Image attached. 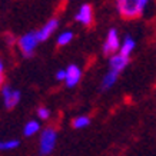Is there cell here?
I'll use <instances>...</instances> for the list:
<instances>
[{"instance_id": "15", "label": "cell", "mask_w": 156, "mask_h": 156, "mask_svg": "<svg viewBox=\"0 0 156 156\" xmlns=\"http://www.w3.org/2000/svg\"><path fill=\"white\" fill-rule=\"evenodd\" d=\"M20 142L17 139H9V140H3V151H14L17 149Z\"/></svg>"}, {"instance_id": "7", "label": "cell", "mask_w": 156, "mask_h": 156, "mask_svg": "<svg viewBox=\"0 0 156 156\" xmlns=\"http://www.w3.org/2000/svg\"><path fill=\"white\" fill-rule=\"evenodd\" d=\"M75 20L83 26H90L93 22V7L89 3H83L76 12Z\"/></svg>"}, {"instance_id": "12", "label": "cell", "mask_w": 156, "mask_h": 156, "mask_svg": "<svg viewBox=\"0 0 156 156\" xmlns=\"http://www.w3.org/2000/svg\"><path fill=\"white\" fill-rule=\"evenodd\" d=\"M118 77H119V73L109 70L108 73L103 76V79H102V86H100L102 90H109L110 87H113L115 83L118 82Z\"/></svg>"}, {"instance_id": "20", "label": "cell", "mask_w": 156, "mask_h": 156, "mask_svg": "<svg viewBox=\"0 0 156 156\" xmlns=\"http://www.w3.org/2000/svg\"><path fill=\"white\" fill-rule=\"evenodd\" d=\"M5 72V63H3V60L0 59V73H3Z\"/></svg>"}, {"instance_id": "18", "label": "cell", "mask_w": 156, "mask_h": 156, "mask_svg": "<svg viewBox=\"0 0 156 156\" xmlns=\"http://www.w3.org/2000/svg\"><path fill=\"white\" fill-rule=\"evenodd\" d=\"M5 86V75L3 73H0V89Z\"/></svg>"}, {"instance_id": "4", "label": "cell", "mask_w": 156, "mask_h": 156, "mask_svg": "<svg viewBox=\"0 0 156 156\" xmlns=\"http://www.w3.org/2000/svg\"><path fill=\"white\" fill-rule=\"evenodd\" d=\"M120 36H119V32L115 27L109 29L108 34H106V39H105L103 43V53L106 56H113L116 53H119V49H120Z\"/></svg>"}, {"instance_id": "17", "label": "cell", "mask_w": 156, "mask_h": 156, "mask_svg": "<svg viewBox=\"0 0 156 156\" xmlns=\"http://www.w3.org/2000/svg\"><path fill=\"white\" fill-rule=\"evenodd\" d=\"M56 79L60 82H65L66 79V69H60V70L56 72Z\"/></svg>"}, {"instance_id": "14", "label": "cell", "mask_w": 156, "mask_h": 156, "mask_svg": "<svg viewBox=\"0 0 156 156\" xmlns=\"http://www.w3.org/2000/svg\"><path fill=\"white\" fill-rule=\"evenodd\" d=\"M90 125V118L86 115H80V116H76L72 120V126L75 129H85Z\"/></svg>"}, {"instance_id": "11", "label": "cell", "mask_w": 156, "mask_h": 156, "mask_svg": "<svg viewBox=\"0 0 156 156\" xmlns=\"http://www.w3.org/2000/svg\"><path fill=\"white\" fill-rule=\"evenodd\" d=\"M42 130V126H40V122H39L37 119H32V120H29L26 122L23 128V135L26 137H32L34 135H37L39 132Z\"/></svg>"}, {"instance_id": "3", "label": "cell", "mask_w": 156, "mask_h": 156, "mask_svg": "<svg viewBox=\"0 0 156 156\" xmlns=\"http://www.w3.org/2000/svg\"><path fill=\"white\" fill-rule=\"evenodd\" d=\"M37 44H39V40H37V36H36V32H27V33L22 34L17 39V46H19L23 57H26V59H30L33 56Z\"/></svg>"}, {"instance_id": "16", "label": "cell", "mask_w": 156, "mask_h": 156, "mask_svg": "<svg viewBox=\"0 0 156 156\" xmlns=\"http://www.w3.org/2000/svg\"><path fill=\"white\" fill-rule=\"evenodd\" d=\"M36 115H37V119H40V120H48L50 118V110L46 106H40L36 110Z\"/></svg>"}, {"instance_id": "13", "label": "cell", "mask_w": 156, "mask_h": 156, "mask_svg": "<svg viewBox=\"0 0 156 156\" xmlns=\"http://www.w3.org/2000/svg\"><path fill=\"white\" fill-rule=\"evenodd\" d=\"M73 39H75V33H73L72 30H65V32H62V33L57 36L56 43H57V46H67Z\"/></svg>"}, {"instance_id": "5", "label": "cell", "mask_w": 156, "mask_h": 156, "mask_svg": "<svg viewBox=\"0 0 156 156\" xmlns=\"http://www.w3.org/2000/svg\"><path fill=\"white\" fill-rule=\"evenodd\" d=\"M0 93H2V98H3V103H5L6 109H14L20 102V98H22V93H20L17 89H13L12 86L5 85L2 89H0Z\"/></svg>"}, {"instance_id": "9", "label": "cell", "mask_w": 156, "mask_h": 156, "mask_svg": "<svg viewBox=\"0 0 156 156\" xmlns=\"http://www.w3.org/2000/svg\"><path fill=\"white\" fill-rule=\"evenodd\" d=\"M128 65H129V57L122 56L120 53H116V55L109 57V70L116 72L119 75L126 69Z\"/></svg>"}, {"instance_id": "8", "label": "cell", "mask_w": 156, "mask_h": 156, "mask_svg": "<svg viewBox=\"0 0 156 156\" xmlns=\"http://www.w3.org/2000/svg\"><path fill=\"white\" fill-rule=\"evenodd\" d=\"M82 79V69L77 65H69L66 67V79H65V83H66L67 87H75Z\"/></svg>"}, {"instance_id": "10", "label": "cell", "mask_w": 156, "mask_h": 156, "mask_svg": "<svg viewBox=\"0 0 156 156\" xmlns=\"http://www.w3.org/2000/svg\"><path fill=\"white\" fill-rule=\"evenodd\" d=\"M135 48H136V42H135V39L128 34V36H125V39H123L122 43H120L119 53H120L122 56H125V57H130V55L133 53Z\"/></svg>"}, {"instance_id": "6", "label": "cell", "mask_w": 156, "mask_h": 156, "mask_svg": "<svg viewBox=\"0 0 156 156\" xmlns=\"http://www.w3.org/2000/svg\"><path fill=\"white\" fill-rule=\"evenodd\" d=\"M57 27H59V19H56V17L49 19L48 22H46V23L43 24L42 27L36 32V36H37L39 43L49 40V39L52 37V34L57 30Z\"/></svg>"}, {"instance_id": "19", "label": "cell", "mask_w": 156, "mask_h": 156, "mask_svg": "<svg viewBox=\"0 0 156 156\" xmlns=\"http://www.w3.org/2000/svg\"><path fill=\"white\" fill-rule=\"evenodd\" d=\"M7 43H9V44L14 43V37H13V36H10V34H7Z\"/></svg>"}, {"instance_id": "2", "label": "cell", "mask_w": 156, "mask_h": 156, "mask_svg": "<svg viewBox=\"0 0 156 156\" xmlns=\"http://www.w3.org/2000/svg\"><path fill=\"white\" fill-rule=\"evenodd\" d=\"M57 142V130L52 126L43 129L39 137V151L42 155H50L56 146Z\"/></svg>"}, {"instance_id": "21", "label": "cell", "mask_w": 156, "mask_h": 156, "mask_svg": "<svg viewBox=\"0 0 156 156\" xmlns=\"http://www.w3.org/2000/svg\"><path fill=\"white\" fill-rule=\"evenodd\" d=\"M0 151H3V140H0Z\"/></svg>"}, {"instance_id": "1", "label": "cell", "mask_w": 156, "mask_h": 156, "mask_svg": "<svg viewBox=\"0 0 156 156\" xmlns=\"http://www.w3.org/2000/svg\"><path fill=\"white\" fill-rule=\"evenodd\" d=\"M147 6V0H119L116 3L119 14L125 19H135L142 16Z\"/></svg>"}]
</instances>
